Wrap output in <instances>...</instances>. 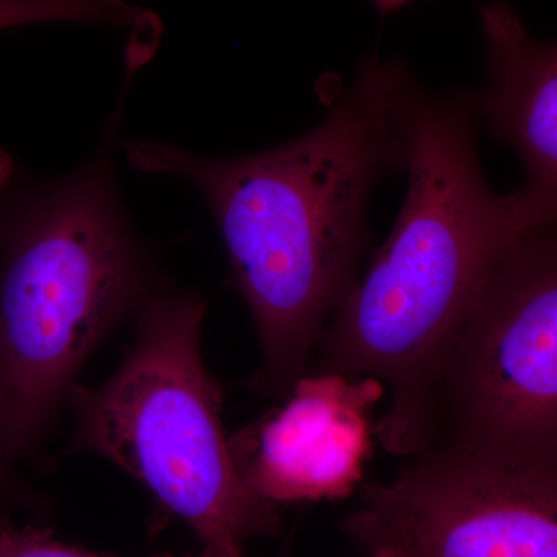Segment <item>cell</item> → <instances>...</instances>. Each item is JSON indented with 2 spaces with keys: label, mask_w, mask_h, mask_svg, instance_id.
Masks as SVG:
<instances>
[{
  "label": "cell",
  "mask_w": 557,
  "mask_h": 557,
  "mask_svg": "<svg viewBox=\"0 0 557 557\" xmlns=\"http://www.w3.org/2000/svg\"><path fill=\"white\" fill-rule=\"evenodd\" d=\"M420 89L405 62L369 60L318 127L276 148L211 159L171 141L119 143L132 170L186 180L214 215L258 333L248 386L260 394L285 398L310 372L319 333L361 277L370 201L406 170Z\"/></svg>",
  "instance_id": "obj_1"
},
{
  "label": "cell",
  "mask_w": 557,
  "mask_h": 557,
  "mask_svg": "<svg viewBox=\"0 0 557 557\" xmlns=\"http://www.w3.org/2000/svg\"><path fill=\"white\" fill-rule=\"evenodd\" d=\"M480 127L474 90L418 91L397 222L325 322L311 357L309 373L383 384L391 397L373 437L403 458L423 446L435 370L487 278L520 237L557 226L539 223L519 189H491Z\"/></svg>",
  "instance_id": "obj_2"
},
{
  "label": "cell",
  "mask_w": 557,
  "mask_h": 557,
  "mask_svg": "<svg viewBox=\"0 0 557 557\" xmlns=\"http://www.w3.org/2000/svg\"><path fill=\"white\" fill-rule=\"evenodd\" d=\"M120 115L64 177L22 175L0 149V457L30 448L91 350L161 285L116 182Z\"/></svg>",
  "instance_id": "obj_3"
},
{
  "label": "cell",
  "mask_w": 557,
  "mask_h": 557,
  "mask_svg": "<svg viewBox=\"0 0 557 557\" xmlns=\"http://www.w3.org/2000/svg\"><path fill=\"white\" fill-rule=\"evenodd\" d=\"M207 300L160 285L135 319V343L112 379L75 394L73 449L108 458L178 516L203 549L247 557L274 536L277 505L256 496L234 467L222 388L201 357Z\"/></svg>",
  "instance_id": "obj_4"
},
{
  "label": "cell",
  "mask_w": 557,
  "mask_h": 557,
  "mask_svg": "<svg viewBox=\"0 0 557 557\" xmlns=\"http://www.w3.org/2000/svg\"><path fill=\"white\" fill-rule=\"evenodd\" d=\"M426 446L557 463V226L509 248L449 341L429 387Z\"/></svg>",
  "instance_id": "obj_5"
},
{
  "label": "cell",
  "mask_w": 557,
  "mask_h": 557,
  "mask_svg": "<svg viewBox=\"0 0 557 557\" xmlns=\"http://www.w3.org/2000/svg\"><path fill=\"white\" fill-rule=\"evenodd\" d=\"M358 493L341 530L368 557H557V463L426 446Z\"/></svg>",
  "instance_id": "obj_6"
},
{
  "label": "cell",
  "mask_w": 557,
  "mask_h": 557,
  "mask_svg": "<svg viewBox=\"0 0 557 557\" xmlns=\"http://www.w3.org/2000/svg\"><path fill=\"white\" fill-rule=\"evenodd\" d=\"M384 392L369 376L307 373L281 406L228 438L234 467L273 505L348 497L364 478Z\"/></svg>",
  "instance_id": "obj_7"
},
{
  "label": "cell",
  "mask_w": 557,
  "mask_h": 557,
  "mask_svg": "<svg viewBox=\"0 0 557 557\" xmlns=\"http://www.w3.org/2000/svg\"><path fill=\"white\" fill-rule=\"evenodd\" d=\"M486 83L474 90L491 138L515 150L525 172L519 188L542 225H557V49L533 38L507 2L480 10Z\"/></svg>",
  "instance_id": "obj_8"
},
{
  "label": "cell",
  "mask_w": 557,
  "mask_h": 557,
  "mask_svg": "<svg viewBox=\"0 0 557 557\" xmlns=\"http://www.w3.org/2000/svg\"><path fill=\"white\" fill-rule=\"evenodd\" d=\"M145 13L126 0H0V30L46 22L139 25Z\"/></svg>",
  "instance_id": "obj_9"
},
{
  "label": "cell",
  "mask_w": 557,
  "mask_h": 557,
  "mask_svg": "<svg viewBox=\"0 0 557 557\" xmlns=\"http://www.w3.org/2000/svg\"><path fill=\"white\" fill-rule=\"evenodd\" d=\"M0 557H113L58 541L50 530L17 527L0 516ZM152 557H174L160 555Z\"/></svg>",
  "instance_id": "obj_10"
},
{
  "label": "cell",
  "mask_w": 557,
  "mask_h": 557,
  "mask_svg": "<svg viewBox=\"0 0 557 557\" xmlns=\"http://www.w3.org/2000/svg\"><path fill=\"white\" fill-rule=\"evenodd\" d=\"M409 2L410 0H373V3L379 7L381 14H388L392 13V11H397Z\"/></svg>",
  "instance_id": "obj_11"
},
{
  "label": "cell",
  "mask_w": 557,
  "mask_h": 557,
  "mask_svg": "<svg viewBox=\"0 0 557 557\" xmlns=\"http://www.w3.org/2000/svg\"><path fill=\"white\" fill-rule=\"evenodd\" d=\"M183 557H218L214 553L208 552V549L201 548V552L197 553V555H188Z\"/></svg>",
  "instance_id": "obj_12"
}]
</instances>
